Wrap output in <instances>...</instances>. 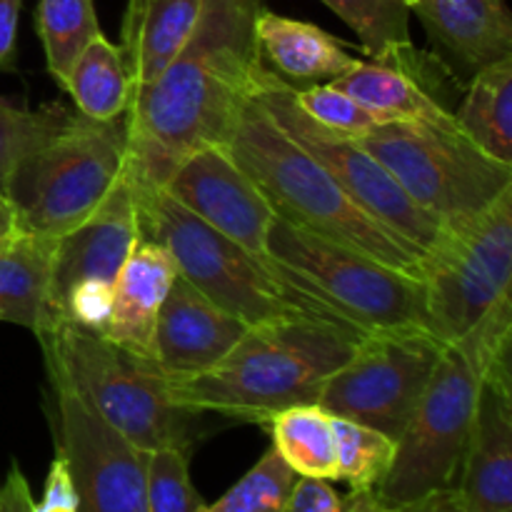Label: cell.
I'll return each instance as SVG.
<instances>
[{"label": "cell", "mask_w": 512, "mask_h": 512, "mask_svg": "<svg viewBox=\"0 0 512 512\" xmlns=\"http://www.w3.org/2000/svg\"><path fill=\"white\" fill-rule=\"evenodd\" d=\"M390 512H468L460 505V500L455 498V490L450 493H438L430 495V498L418 500L413 505H405V508H393Z\"/></svg>", "instance_id": "f35d334b"}, {"label": "cell", "mask_w": 512, "mask_h": 512, "mask_svg": "<svg viewBox=\"0 0 512 512\" xmlns=\"http://www.w3.org/2000/svg\"><path fill=\"white\" fill-rule=\"evenodd\" d=\"M273 448L298 478L335 480L338 440L335 418L318 403L293 405L268 420Z\"/></svg>", "instance_id": "d4e9b609"}, {"label": "cell", "mask_w": 512, "mask_h": 512, "mask_svg": "<svg viewBox=\"0 0 512 512\" xmlns=\"http://www.w3.org/2000/svg\"><path fill=\"white\" fill-rule=\"evenodd\" d=\"M448 343L428 328L365 333L343 368L320 390L333 418L380 430L398 443Z\"/></svg>", "instance_id": "7c38bea8"}, {"label": "cell", "mask_w": 512, "mask_h": 512, "mask_svg": "<svg viewBox=\"0 0 512 512\" xmlns=\"http://www.w3.org/2000/svg\"><path fill=\"white\" fill-rule=\"evenodd\" d=\"M48 378L80 395L105 423L140 450H190L200 415L170 398V380L153 358H143L105 335L58 323L38 335Z\"/></svg>", "instance_id": "5b68a950"}, {"label": "cell", "mask_w": 512, "mask_h": 512, "mask_svg": "<svg viewBox=\"0 0 512 512\" xmlns=\"http://www.w3.org/2000/svg\"><path fill=\"white\" fill-rule=\"evenodd\" d=\"M55 450L68 465L78 512H148V450L105 423L75 390L48 378Z\"/></svg>", "instance_id": "4fadbf2b"}, {"label": "cell", "mask_w": 512, "mask_h": 512, "mask_svg": "<svg viewBox=\"0 0 512 512\" xmlns=\"http://www.w3.org/2000/svg\"><path fill=\"white\" fill-rule=\"evenodd\" d=\"M260 10L263 0H203L178 58L155 83L133 90L123 168L133 188H163L185 158L225 143L253 93Z\"/></svg>", "instance_id": "6da1fadb"}, {"label": "cell", "mask_w": 512, "mask_h": 512, "mask_svg": "<svg viewBox=\"0 0 512 512\" xmlns=\"http://www.w3.org/2000/svg\"><path fill=\"white\" fill-rule=\"evenodd\" d=\"M248 328L175 275L155 320L153 358L170 383H180L220 363Z\"/></svg>", "instance_id": "e0dca14e"}, {"label": "cell", "mask_w": 512, "mask_h": 512, "mask_svg": "<svg viewBox=\"0 0 512 512\" xmlns=\"http://www.w3.org/2000/svg\"><path fill=\"white\" fill-rule=\"evenodd\" d=\"M20 235H25V230L23 225H20L18 210H15L13 203L0 193V253H5Z\"/></svg>", "instance_id": "74e56055"}, {"label": "cell", "mask_w": 512, "mask_h": 512, "mask_svg": "<svg viewBox=\"0 0 512 512\" xmlns=\"http://www.w3.org/2000/svg\"><path fill=\"white\" fill-rule=\"evenodd\" d=\"M60 103L43 105L38 110H20L0 100V193L5 195L15 165L43 140H48L68 118Z\"/></svg>", "instance_id": "4dcf8cb0"}, {"label": "cell", "mask_w": 512, "mask_h": 512, "mask_svg": "<svg viewBox=\"0 0 512 512\" xmlns=\"http://www.w3.org/2000/svg\"><path fill=\"white\" fill-rule=\"evenodd\" d=\"M148 512H200L205 500L190 483L188 450L158 448L148 458L145 473Z\"/></svg>", "instance_id": "1f68e13d"}, {"label": "cell", "mask_w": 512, "mask_h": 512, "mask_svg": "<svg viewBox=\"0 0 512 512\" xmlns=\"http://www.w3.org/2000/svg\"><path fill=\"white\" fill-rule=\"evenodd\" d=\"M398 3H403V5H408V8H413V5L418 3V0H398Z\"/></svg>", "instance_id": "ab89813d"}, {"label": "cell", "mask_w": 512, "mask_h": 512, "mask_svg": "<svg viewBox=\"0 0 512 512\" xmlns=\"http://www.w3.org/2000/svg\"><path fill=\"white\" fill-rule=\"evenodd\" d=\"M410 15H418L430 38L473 73L512 58V18L505 0H418Z\"/></svg>", "instance_id": "ffe728a7"}, {"label": "cell", "mask_w": 512, "mask_h": 512, "mask_svg": "<svg viewBox=\"0 0 512 512\" xmlns=\"http://www.w3.org/2000/svg\"><path fill=\"white\" fill-rule=\"evenodd\" d=\"M363 335L310 313L250 325L220 363L170 383V398L195 413L268 423L280 410L318 403L323 385L348 363Z\"/></svg>", "instance_id": "7a4b0ae2"}, {"label": "cell", "mask_w": 512, "mask_h": 512, "mask_svg": "<svg viewBox=\"0 0 512 512\" xmlns=\"http://www.w3.org/2000/svg\"><path fill=\"white\" fill-rule=\"evenodd\" d=\"M285 512H390L375 490H350L340 495L323 478H295Z\"/></svg>", "instance_id": "836d02e7"}, {"label": "cell", "mask_w": 512, "mask_h": 512, "mask_svg": "<svg viewBox=\"0 0 512 512\" xmlns=\"http://www.w3.org/2000/svg\"><path fill=\"white\" fill-rule=\"evenodd\" d=\"M223 148L258 185L275 218L420 278L423 253L363 213L345 190L273 123L253 93L245 100Z\"/></svg>", "instance_id": "277c9868"}, {"label": "cell", "mask_w": 512, "mask_h": 512, "mask_svg": "<svg viewBox=\"0 0 512 512\" xmlns=\"http://www.w3.org/2000/svg\"><path fill=\"white\" fill-rule=\"evenodd\" d=\"M415 60V45H400L375 58H360V63L333 80V85L353 95L380 123L448 118L450 110L438 103V98L425 88L420 75L413 70Z\"/></svg>", "instance_id": "44dd1931"}, {"label": "cell", "mask_w": 512, "mask_h": 512, "mask_svg": "<svg viewBox=\"0 0 512 512\" xmlns=\"http://www.w3.org/2000/svg\"><path fill=\"white\" fill-rule=\"evenodd\" d=\"M35 23L48 73L65 85L75 60L100 35L93 0H40Z\"/></svg>", "instance_id": "4316f807"}, {"label": "cell", "mask_w": 512, "mask_h": 512, "mask_svg": "<svg viewBox=\"0 0 512 512\" xmlns=\"http://www.w3.org/2000/svg\"><path fill=\"white\" fill-rule=\"evenodd\" d=\"M20 8L23 0H0V70H13Z\"/></svg>", "instance_id": "8d00e7d4"}, {"label": "cell", "mask_w": 512, "mask_h": 512, "mask_svg": "<svg viewBox=\"0 0 512 512\" xmlns=\"http://www.w3.org/2000/svg\"><path fill=\"white\" fill-rule=\"evenodd\" d=\"M453 120L485 155L512 165V58L475 70Z\"/></svg>", "instance_id": "cb8c5ba5"}, {"label": "cell", "mask_w": 512, "mask_h": 512, "mask_svg": "<svg viewBox=\"0 0 512 512\" xmlns=\"http://www.w3.org/2000/svg\"><path fill=\"white\" fill-rule=\"evenodd\" d=\"M133 193L140 238L163 245L180 278L188 280L225 313L248 325L295 313L328 318L318 305L290 288L270 263H263L210 228L198 215L175 203L163 188H133Z\"/></svg>", "instance_id": "52a82bcc"}, {"label": "cell", "mask_w": 512, "mask_h": 512, "mask_svg": "<svg viewBox=\"0 0 512 512\" xmlns=\"http://www.w3.org/2000/svg\"><path fill=\"white\" fill-rule=\"evenodd\" d=\"M253 98L273 118V123L345 190V195L363 213L418 248L420 253L435 243L440 225L403 193L380 160L350 135L333 133L315 123L295 103L293 85L270 73L263 63L255 65L253 70Z\"/></svg>", "instance_id": "8fae6325"}, {"label": "cell", "mask_w": 512, "mask_h": 512, "mask_svg": "<svg viewBox=\"0 0 512 512\" xmlns=\"http://www.w3.org/2000/svg\"><path fill=\"white\" fill-rule=\"evenodd\" d=\"M268 263L328 318L360 333L428 328L423 280L275 218Z\"/></svg>", "instance_id": "8992f818"}, {"label": "cell", "mask_w": 512, "mask_h": 512, "mask_svg": "<svg viewBox=\"0 0 512 512\" xmlns=\"http://www.w3.org/2000/svg\"><path fill=\"white\" fill-rule=\"evenodd\" d=\"M295 90V103L303 108L323 128L333 130V133L350 135V138H360L380 120L375 118L370 110H365L353 95L345 90L335 88L333 83H318V85H305V88Z\"/></svg>", "instance_id": "d6a6232c"}, {"label": "cell", "mask_w": 512, "mask_h": 512, "mask_svg": "<svg viewBox=\"0 0 512 512\" xmlns=\"http://www.w3.org/2000/svg\"><path fill=\"white\" fill-rule=\"evenodd\" d=\"M512 355V298L505 293L468 333L448 345L395 443V458L375 488L385 508L455 490L468 450L483 375L495 360Z\"/></svg>", "instance_id": "3957f363"}, {"label": "cell", "mask_w": 512, "mask_h": 512, "mask_svg": "<svg viewBox=\"0 0 512 512\" xmlns=\"http://www.w3.org/2000/svg\"><path fill=\"white\" fill-rule=\"evenodd\" d=\"M110 305H113V283L83 280V283L73 285V290L65 298L63 323L103 333L110 318Z\"/></svg>", "instance_id": "e575fe53"}, {"label": "cell", "mask_w": 512, "mask_h": 512, "mask_svg": "<svg viewBox=\"0 0 512 512\" xmlns=\"http://www.w3.org/2000/svg\"><path fill=\"white\" fill-rule=\"evenodd\" d=\"M338 440V473L350 490H375L388 475L395 458V440L368 425L335 418Z\"/></svg>", "instance_id": "83f0119b"}, {"label": "cell", "mask_w": 512, "mask_h": 512, "mask_svg": "<svg viewBox=\"0 0 512 512\" xmlns=\"http://www.w3.org/2000/svg\"><path fill=\"white\" fill-rule=\"evenodd\" d=\"M360 38L365 55L375 58L410 40V8L398 0H323Z\"/></svg>", "instance_id": "f546056e"}, {"label": "cell", "mask_w": 512, "mask_h": 512, "mask_svg": "<svg viewBox=\"0 0 512 512\" xmlns=\"http://www.w3.org/2000/svg\"><path fill=\"white\" fill-rule=\"evenodd\" d=\"M135 238H138L135 193L133 185L120 175L115 188L83 223L55 238L45 330L63 323L65 298L73 285L83 280L115 283Z\"/></svg>", "instance_id": "9a60e30c"}, {"label": "cell", "mask_w": 512, "mask_h": 512, "mask_svg": "<svg viewBox=\"0 0 512 512\" xmlns=\"http://www.w3.org/2000/svg\"><path fill=\"white\" fill-rule=\"evenodd\" d=\"M355 140L438 225L473 218L512 188V165L485 155L453 113L443 120H390Z\"/></svg>", "instance_id": "ba28073f"}, {"label": "cell", "mask_w": 512, "mask_h": 512, "mask_svg": "<svg viewBox=\"0 0 512 512\" xmlns=\"http://www.w3.org/2000/svg\"><path fill=\"white\" fill-rule=\"evenodd\" d=\"M163 190L210 228L268 263L265 245L275 213L223 145H210L185 158Z\"/></svg>", "instance_id": "5bb4252c"}, {"label": "cell", "mask_w": 512, "mask_h": 512, "mask_svg": "<svg viewBox=\"0 0 512 512\" xmlns=\"http://www.w3.org/2000/svg\"><path fill=\"white\" fill-rule=\"evenodd\" d=\"M125 168V115L90 120L70 113L10 175L5 198L25 233L60 238L83 223L115 188Z\"/></svg>", "instance_id": "9c48e42d"}, {"label": "cell", "mask_w": 512, "mask_h": 512, "mask_svg": "<svg viewBox=\"0 0 512 512\" xmlns=\"http://www.w3.org/2000/svg\"><path fill=\"white\" fill-rule=\"evenodd\" d=\"M455 498L468 512H512L510 355L495 360L483 375Z\"/></svg>", "instance_id": "2e32d148"}, {"label": "cell", "mask_w": 512, "mask_h": 512, "mask_svg": "<svg viewBox=\"0 0 512 512\" xmlns=\"http://www.w3.org/2000/svg\"><path fill=\"white\" fill-rule=\"evenodd\" d=\"M203 0H128L120 53L133 90L155 83L185 48L198 25Z\"/></svg>", "instance_id": "7402d4cb"}, {"label": "cell", "mask_w": 512, "mask_h": 512, "mask_svg": "<svg viewBox=\"0 0 512 512\" xmlns=\"http://www.w3.org/2000/svg\"><path fill=\"white\" fill-rule=\"evenodd\" d=\"M420 280L428 330L453 345L510 293L512 188L483 213L440 225L420 260Z\"/></svg>", "instance_id": "30bf717a"}, {"label": "cell", "mask_w": 512, "mask_h": 512, "mask_svg": "<svg viewBox=\"0 0 512 512\" xmlns=\"http://www.w3.org/2000/svg\"><path fill=\"white\" fill-rule=\"evenodd\" d=\"M53 248L55 238L25 233L0 253V320L43 333Z\"/></svg>", "instance_id": "603a6c76"}, {"label": "cell", "mask_w": 512, "mask_h": 512, "mask_svg": "<svg viewBox=\"0 0 512 512\" xmlns=\"http://www.w3.org/2000/svg\"><path fill=\"white\" fill-rule=\"evenodd\" d=\"M175 275L178 268L168 250L138 235L113 283L110 318L100 335L130 353L153 358L155 320Z\"/></svg>", "instance_id": "ac0fdd59"}, {"label": "cell", "mask_w": 512, "mask_h": 512, "mask_svg": "<svg viewBox=\"0 0 512 512\" xmlns=\"http://www.w3.org/2000/svg\"><path fill=\"white\" fill-rule=\"evenodd\" d=\"M33 512H78V495H75L68 465L60 455H55V460L50 463L43 498L33 503Z\"/></svg>", "instance_id": "d590c367"}, {"label": "cell", "mask_w": 512, "mask_h": 512, "mask_svg": "<svg viewBox=\"0 0 512 512\" xmlns=\"http://www.w3.org/2000/svg\"><path fill=\"white\" fill-rule=\"evenodd\" d=\"M73 95L75 110L90 120H115L125 115L133 98V80L120 45L103 33L83 50L63 85Z\"/></svg>", "instance_id": "484cf974"}, {"label": "cell", "mask_w": 512, "mask_h": 512, "mask_svg": "<svg viewBox=\"0 0 512 512\" xmlns=\"http://www.w3.org/2000/svg\"><path fill=\"white\" fill-rule=\"evenodd\" d=\"M260 63L293 88L333 83L360 63L345 45L323 28L303 20L260 10L255 20Z\"/></svg>", "instance_id": "d6986e66"}, {"label": "cell", "mask_w": 512, "mask_h": 512, "mask_svg": "<svg viewBox=\"0 0 512 512\" xmlns=\"http://www.w3.org/2000/svg\"><path fill=\"white\" fill-rule=\"evenodd\" d=\"M298 475L270 448L228 493L200 512H285Z\"/></svg>", "instance_id": "f1b7e54d"}]
</instances>
